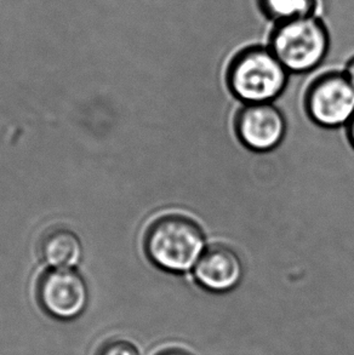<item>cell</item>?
Instances as JSON below:
<instances>
[{
  "mask_svg": "<svg viewBox=\"0 0 354 355\" xmlns=\"http://www.w3.org/2000/svg\"><path fill=\"white\" fill-rule=\"evenodd\" d=\"M290 73L267 44L240 49L226 67L225 80L230 95L242 105L274 102L289 84Z\"/></svg>",
  "mask_w": 354,
  "mask_h": 355,
  "instance_id": "cell-1",
  "label": "cell"
},
{
  "mask_svg": "<svg viewBox=\"0 0 354 355\" xmlns=\"http://www.w3.org/2000/svg\"><path fill=\"white\" fill-rule=\"evenodd\" d=\"M205 232L193 217L167 214L154 220L144 234L149 261L168 273H192L208 246Z\"/></svg>",
  "mask_w": 354,
  "mask_h": 355,
  "instance_id": "cell-2",
  "label": "cell"
},
{
  "mask_svg": "<svg viewBox=\"0 0 354 355\" xmlns=\"http://www.w3.org/2000/svg\"><path fill=\"white\" fill-rule=\"evenodd\" d=\"M267 45L287 72L305 74L324 62L330 51V31L319 15L292 19L273 24Z\"/></svg>",
  "mask_w": 354,
  "mask_h": 355,
  "instance_id": "cell-3",
  "label": "cell"
},
{
  "mask_svg": "<svg viewBox=\"0 0 354 355\" xmlns=\"http://www.w3.org/2000/svg\"><path fill=\"white\" fill-rule=\"evenodd\" d=\"M303 107L319 128H346L354 116V87L342 71L321 73L307 87Z\"/></svg>",
  "mask_w": 354,
  "mask_h": 355,
  "instance_id": "cell-4",
  "label": "cell"
},
{
  "mask_svg": "<svg viewBox=\"0 0 354 355\" xmlns=\"http://www.w3.org/2000/svg\"><path fill=\"white\" fill-rule=\"evenodd\" d=\"M235 137L255 153L277 149L287 136V121L274 102L242 105L233 119Z\"/></svg>",
  "mask_w": 354,
  "mask_h": 355,
  "instance_id": "cell-5",
  "label": "cell"
},
{
  "mask_svg": "<svg viewBox=\"0 0 354 355\" xmlns=\"http://www.w3.org/2000/svg\"><path fill=\"white\" fill-rule=\"evenodd\" d=\"M38 298L50 315L68 320L85 311L89 293L85 282L72 269H53L40 279Z\"/></svg>",
  "mask_w": 354,
  "mask_h": 355,
  "instance_id": "cell-6",
  "label": "cell"
},
{
  "mask_svg": "<svg viewBox=\"0 0 354 355\" xmlns=\"http://www.w3.org/2000/svg\"><path fill=\"white\" fill-rule=\"evenodd\" d=\"M192 275L206 291L226 293L237 288L244 277V264L230 245L209 244L198 259Z\"/></svg>",
  "mask_w": 354,
  "mask_h": 355,
  "instance_id": "cell-7",
  "label": "cell"
},
{
  "mask_svg": "<svg viewBox=\"0 0 354 355\" xmlns=\"http://www.w3.org/2000/svg\"><path fill=\"white\" fill-rule=\"evenodd\" d=\"M39 254L50 267L71 268L82 259V244L73 232L58 227L44 234L39 244Z\"/></svg>",
  "mask_w": 354,
  "mask_h": 355,
  "instance_id": "cell-8",
  "label": "cell"
},
{
  "mask_svg": "<svg viewBox=\"0 0 354 355\" xmlns=\"http://www.w3.org/2000/svg\"><path fill=\"white\" fill-rule=\"evenodd\" d=\"M260 14L272 24L319 15L321 0H255Z\"/></svg>",
  "mask_w": 354,
  "mask_h": 355,
  "instance_id": "cell-9",
  "label": "cell"
},
{
  "mask_svg": "<svg viewBox=\"0 0 354 355\" xmlns=\"http://www.w3.org/2000/svg\"><path fill=\"white\" fill-rule=\"evenodd\" d=\"M100 355H141L139 349L128 341H112L107 343Z\"/></svg>",
  "mask_w": 354,
  "mask_h": 355,
  "instance_id": "cell-10",
  "label": "cell"
},
{
  "mask_svg": "<svg viewBox=\"0 0 354 355\" xmlns=\"http://www.w3.org/2000/svg\"><path fill=\"white\" fill-rule=\"evenodd\" d=\"M342 72L345 73L346 77L350 80L351 84L354 87V56L347 61L345 64V68Z\"/></svg>",
  "mask_w": 354,
  "mask_h": 355,
  "instance_id": "cell-11",
  "label": "cell"
},
{
  "mask_svg": "<svg viewBox=\"0 0 354 355\" xmlns=\"http://www.w3.org/2000/svg\"><path fill=\"white\" fill-rule=\"evenodd\" d=\"M346 135H347V139L350 142L352 148L354 149V116L352 119L348 121V124L346 125Z\"/></svg>",
  "mask_w": 354,
  "mask_h": 355,
  "instance_id": "cell-12",
  "label": "cell"
},
{
  "mask_svg": "<svg viewBox=\"0 0 354 355\" xmlns=\"http://www.w3.org/2000/svg\"><path fill=\"white\" fill-rule=\"evenodd\" d=\"M160 355H189L187 354V353H185V352L181 351H170V352H165V353H163V354Z\"/></svg>",
  "mask_w": 354,
  "mask_h": 355,
  "instance_id": "cell-13",
  "label": "cell"
}]
</instances>
